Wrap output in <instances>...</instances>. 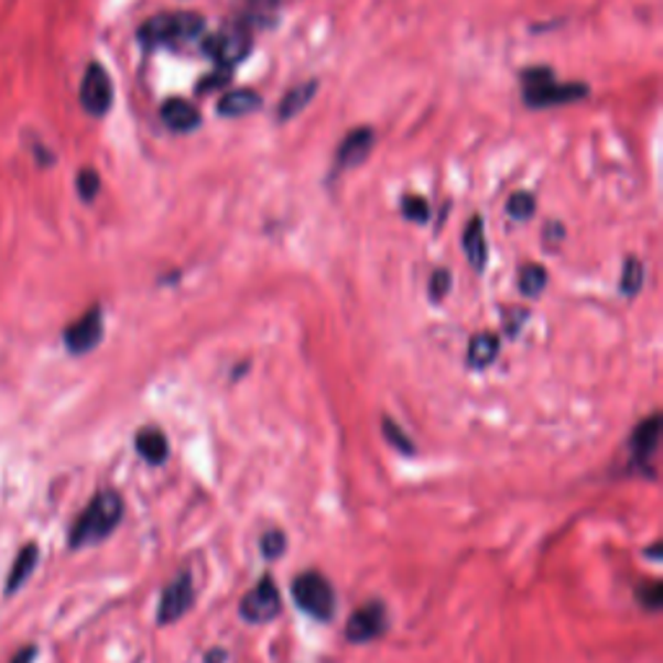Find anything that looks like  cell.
<instances>
[{
	"label": "cell",
	"instance_id": "cell-11",
	"mask_svg": "<svg viewBox=\"0 0 663 663\" xmlns=\"http://www.w3.org/2000/svg\"><path fill=\"white\" fill-rule=\"evenodd\" d=\"M659 441H661V417L651 415L638 425L635 433H632V438H630L632 467L640 471H648V467H651V459L655 456V452H659Z\"/></svg>",
	"mask_w": 663,
	"mask_h": 663
},
{
	"label": "cell",
	"instance_id": "cell-28",
	"mask_svg": "<svg viewBox=\"0 0 663 663\" xmlns=\"http://www.w3.org/2000/svg\"><path fill=\"white\" fill-rule=\"evenodd\" d=\"M448 291H452V272H448L446 268H441L431 275L428 296L433 304H438V301H444L448 296Z\"/></svg>",
	"mask_w": 663,
	"mask_h": 663
},
{
	"label": "cell",
	"instance_id": "cell-10",
	"mask_svg": "<svg viewBox=\"0 0 663 663\" xmlns=\"http://www.w3.org/2000/svg\"><path fill=\"white\" fill-rule=\"evenodd\" d=\"M387 630H389L387 607L381 601H368L358 611H352L348 628H345V635H348L350 643L363 645V643H371L376 638H381Z\"/></svg>",
	"mask_w": 663,
	"mask_h": 663
},
{
	"label": "cell",
	"instance_id": "cell-30",
	"mask_svg": "<svg viewBox=\"0 0 663 663\" xmlns=\"http://www.w3.org/2000/svg\"><path fill=\"white\" fill-rule=\"evenodd\" d=\"M247 6L257 13V17H268L270 11H275L278 0H247Z\"/></svg>",
	"mask_w": 663,
	"mask_h": 663
},
{
	"label": "cell",
	"instance_id": "cell-1",
	"mask_svg": "<svg viewBox=\"0 0 663 663\" xmlns=\"http://www.w3.org/2000/svg\"><path fill=\"white\" fill-rule=\"evenodd\" d=\"M124 515V500L117 490H101L91 498V503L84 508L76 524L70 526L68 544L70 550H84L91 544L105 542L109 534L120 526Z\"/></svg>",
	"mask_w": 663,
	"mask_h": 663
},
{
	"label": "cell",
	"instance_id": "cell-27",
	"mask_svg": "<svg viewBox=\"0 0 663 663\" xmlns=\"http://www.w3.org/2000/svg\"><path fill=\"white\" fill-rule=\"evenodd\" d=\"M260 547H262V555L264 557H268V559H278V557H283L285 547H289V540H285V534L278 532V529H270V532L262 536Z\"/></svg>",
	"mask_w": 663,
	"mask_h": 663
},
{
	"label": "cell",
	"instance_id": "cell-29",
	"mask_svg": "<svg viewBox=\"0 0 663 663\" xmlns=\"http://www.w3.org/2000/svg\"><path fill=\"white\" fill-rule=\"evenodd\" d=\"M233 78V70H226V68H216V73H210V76H205L200 80V86H197V94H205V91H216V88L226 86L228 80Z\"/></svg>",
	"mask_w": 663,
	"mask_h": 663
},
{
	"label": "cell",
	"instance_id": "cell-18",
	"mask_svg": "<svg viewBox=\"0 0 663 663\" xmlns=\"http://www.w3.org/2000/svg\"><path fill=\"white\" fill-rule=\"evenodd\" d=\"M500 356V337L496 332H480L469 340L467 348V363L469 368H488L496 363Z\"/></svg>",
	"mask_w": 663,
	"mask_h": 663
},
{
	"label": "cell",
	"instance_id": "cell-15",
	"mask_svg": "<svg viewBox=\"0 0 663 663\" xmlns=\"http://www.w3.org/2000/svg\"><path fill=\"white\" fill-rule=\"evenodd\" d=\"M461 247H464V252H467V260L471 268H475L477 272H482L485 264H488V239H485L482 216H475L467 224V228H464Z\"/></svg>",
	"mask_w": 663,
	"mask_h": 663
},
{
	"label": "cell",
	"instance_id": "cell-8",
	"mask_svg": "<svg viewBox=\"0 0 663 663\" xmlns=\"http://www.w3.org/2000/svg\"><path fill=\"white\" fill-rule=\"evenodd\" d=\"M193 607H195L193 576H189V570H182L164 586V594H161V601H159V624L180 622Z\"/></svg>",
	"mask_w": 663,
	"mask_h": 663
},
{
	"label": "cell",
	"instance_id": "cell-24",
	"mask_svg": "<svg viewBox=\"0 0 663 663\" xmlns=\"http://www.w3.org/2000/svg\"><path fill=\"white\" fill-rule=\"evenodd\" d=\"M506 210L513 220L534 218V213H536L534 195L532 193H513L511 200H508V205H506Z\"/></svg>",
	"mask_w": 663,
	"mask_h": 663
},
{
	"label": "cell",
	"instance_id": "cell-34",
	"mask_svg": "<svg viewBox=\"0 0 663 663\" xmlns=\"http://www.w3.org/2000/svg\"><path fill=\"white\" fill-rule=\"evenodd\" d=\"M645 555H648V557H653V559H659V557H661V544H653V547L648 550Z\"/></svg>",
	"mask_w": 663,
	"mask_h": 663
},
{
	"label": "cell",
	"instance_id": "cell-12",
	"mask_svg": "<svg viewBox=\"0 0 663 663\" xmlns=\"http://www.w3.org/2000/svg\"><path fill=\"white\" fill-rule=\"evenodd\" d=\"M373 130L371 128H356L350 130L348 135L343 138L340 149H337L335 156V172H345V169H352L371 156L373 151Z\"/></svg>",
	"mask_w": 663,
	"mask_h": 663
},
{
	"label": "cell",
	"instance_id": "cell-3",
	"mask_svg": "<svg viewBox=\"0 0 663 663\" xmlns=\"http://www.w3.org/2000/svg\"><path fill=\"white\" fill-rule=\"evenodd\" d=\"M521 97L529 109H547L559 105H573L588 97V86L584 80H567L557 84L550 68H529L521 73Z\"/></svg>",
	"mask_w": 663,
	"mask_h": 663
},
{
	"label": "cell",
	"instance_id": "cell-14",
	"mask_svg": "<svg viewBox=\"0 0 663 663\" xmlns=\"http://www.w3.org/2000/svg\"><path fill=\"white\" fill-rule=\"evenodd\" d=\"M262 107V97L252 88H231V91L224 94L218 101V115L228 117V120H239V117H247L257 112Z\"/></svg>",
	"mask_w": 663,
	"mask_h": 663
},
{
	"label": "cell",
	"instance_id": "cell-31",
	"mask_svg": "<svg viewBox=\"0 0 663 663\" xmlns=\"http://www.w3.org/2000/svg\"><path fill=\"white\" fill-rule=\"evenodd\" d=\"M563 236H565V231H563V226H559V224H550V226H547V231H544V239H547V247H555L557 241H563Z\"/></svg>",
	"mask_w": 663,
	"mask_h": 663
},
{
	"label": "cell",
	"instance_id": "cell-4",
	"mask_svg": "<svg viewBox=\"0 0 663 663\" xmlns=\"http://www.w3.org/2000/svg\"><path fill=\"white\" fill-rule=\"evenodd\" d=\"M203 53L216 63V68L233 70L244 57L252 53V32L244 21L220 26L216 34H208L203 40Z\"/></svg>",
	"mask_w": 663,
	"mask_h": 663
},
{
	"label": "cell",
	"instance_id": "cell-23",
	"mask_svg": "<svg viewBox=\"0 0 663 663\" xmlns=\"http://www.w3.org/2000/svg\"><path fill=\"white\" fill-rule=\"evenodd\" d=\"M76 189H78V197L84 203L97 200V195L101 189L99 172H94V169H80L78 176H76Z\"/></svg>",
	"mask_w": 663,
	"mask_h": 663
},
{
	"label": "cell",
	"instance_id": "cell-22",
	"mask_svg": "<svg viewBox=\"0 0 663 663\" xmlns=\"http://www.w3.org/2000/svg\"><path fill=\"white\" fill-rule=\"evenodd\" d=\"M402 216L412 220V224H428L431 205L425 197H420V195H404L402 197Z\"/></svg>",
	"mask_w": 663,
	"mask_h": 663
},
{
	"label": "cell",
	"instance_id": "cell-33",
	"mask_svg": "<svg viewBox=\"0 0 663 663\" xmlns=\"http://www.w3.org/2000/svg\"><path fill=\"white\" fill-rule=\"evenodd\" d=\"M226 659H228V653L220 651V648H216V651H210V653H205V663H226Z\"/></svg>",
	"mask_w": 663,
	"mask_h": 663
},
{
	"label": "cell",
	"instance_id": "cell-2",
	"mask_svg": "<svg viewBox=\"0 0 663 663\" xmlns=\"http://www.w3.org/2000/svg\"><path fill=\"white\" fill-rule=\"evenodd\" d=\"M205 32V19L195 11H166L143 21L138 29V42L143 47H180L200 40Z\"/></svg>",
	"mask_w": 663,
	"mask_h": 663
},
{
	"label": "cell",
	"instance_id": "cell-19",
	"mask_svg": "<svg viewBox=\"0 0 663 663\" xmlns=\"http://www.w3.org/2000/svg\"><path fill=\"white\" fill-rule=\"evenodd\" d=\"M135 448L151 467H161L169 459V441L159 428H143L135 436Z\"/></svg>",
	"mask_w": 663,
	"mask_h": 663
},
{
	"label": "cell",
	"instance_id": "cell-9",
	"mask_svg": "<svg viewBox=\"0 0 663 663\" xmlns=\"http://www.w3.org/2000/svg\"><path fill=\"white\" fill-rule=\"evenodd\" d=\"M105 337V314L101 306H91L84 316H78L76 322L68 324L63 332V343L73 356H86L91 352Z\"/></svg>",
	"mask_w": 663,
	"mask_h": 663
},
{
	"label": "cell",
	"instance_id": "cell-13",
	"mask_svg": "<svg viewBox=\"0 0 663 663\" xmlns=\"http://www.w3.org/2000/svg\"><path fill=\"white\" fill-rule=\"evenodd\" d=\"M161 120L172 132H195L203 124V115L187 99H166L161 105Z\"/></svg>",
	"mask_w": 663,
	"mask_h": 663
},
{
	"label": "cell",
	"instance_id": "cell-6",
	"mask_svg": "<svg viewBox=\"0 0 663 663\" xmlns=\"http://www.w3.org/2000/svg\"><path fill=\"white\" fill-rule=\"evenodd\" d=\"M78 99L86 115L91 117L109 115V109H112V101H115V86L105 65L97 61L88 63L84 78H80Z\"/></svg>",
	"mask_w": 663,
	"mask_h": 663
},
{
	"label": "cell",
	"instance_id": "cell-20",
	"mask_svg": "<svg viewBox=\"0 0 663 663\" xmlns=\"http://www.w3.org/2000/svg\"><path fill=\"white\" fill-rule=\"evenodd\" d=\"M645 283V264L638 260V257H628L622 264V275H620V293L624 298H635L640 291H643Z\"/></svg>",
	"mask_w": 663,
	"mask_h": 663
},
{
	"label": "cell",
	"instance_id": "cell-21",
	"mask_svg": "<svg viewBox=\"0 0 663 663\" xmlns=\"http://www.w3.org/2000/svg\"><path fill=\"white\" fill-rule=\"evenodd\" d=\"M544 289H547V270L536 262H526L524 268L519 270V291L524 293L526 298H536L542 296Z\"/></svg>",
	"mask_w": 663,
	"mask_h": 663
},
{
	"label": "cell",
	"instance_id": "cell-32",
	"mask_svg": "<svg viewBox=\"0 0 663 663\" xmlns=\"http://www.w3.org/2000/svg\"><path fill=\"white\" fill-rule=\"evenodd\" d=\"M34 659H36V648L34 645H24L17 655H13L11 663H34Z\"/></svg>",
	"mask_w": 663,
	"mask_h": 663
},
{
	"label": "cell",
	"instance_id": "cell-5",
	"mask_svg": "<svg viewBox=\"0 0 663 663\" xmlns=\"http://www.w3.org/2000/svg\"><path fill=\"white\" fill-rule=\"evenodd\" d=\"M291 594H293V601H296V607L301 611H306L308 617H314V620L327 622L335 617V607H337L335 588H332V584L322 576V573L316 570L301 573V576L293 578Z\"/></svg>",
	"mask_w": 663,
	"mask_h": 663
},
{
	"label": "cell",
	"instance_id": "cell-16",
	"mask_svg": "<svg viewBox=\"0 0 663 663\" xmlns=\"http://www.w3.org/2000/svg\"><path fill=\"white\" fill-rule=\"evenodd\" d=\"M319 91V80H304V84L293 86L278 105V122H289L293 117H298L304 109L312 105V99Z\"/></svg>",
	"mask_w": 663,
	"mask_h": 663
},
{
	"label": "cell",
	"instance_id": "cell-7",
	"mask_svg": "<svg viewBox=\"0 0 663 663\" xmlns=\"http://www.w3.org/2000/svg\"><path fill=\"white\" fill-rule=\"evenodd\" d=\"M280 607H283V599H280L278 584L272 580V576H262L257 580V586L244 594V599L239 604V615L249 624H264L275 620L280 615Z\"/></svg>",
	"mask_w": 663,
	"mask_h": 663
},
{
	"label": "cell",
	"instance_id": "cell-25",
	"mask_svg": "<svg viewBox=\"0 0 663 663\" xmlns=\"http://www.w3.org/2000/svg\"><path fill=\"white\" fill-rule=\"evenodd\" d=\"M635 599L643 609L659 611L663 604V586L659 584V580H643V584L635 588Z\"/></svg>",
	"mask_w": 663,
	"mask_h": 663
},
{
	"label": "cell",
	"instance_id": "cell-17",
	"mask_svg": "<svg viewBox=\"0 0 663 663\" xmlns=\"http://www.w3.org/2000/svg\"><path fill=\"white\" fill-rule=\"evenodd\" d=\"M36 563H40V547H36V544H24V547L19 550L17 559H13L9 578H6V594H17L34 573Z\"/></svg>",
	"mask_w": 663,
	"mask_h": 663
},
{
	"label": "cell",
	"instance_id": "cell-26",
	"mask_svg": "<svg viewBox=\"0 0 663 663\" xmlns=\"http://www.w3.org/2000/svg\"><path fill=\"white\" fill-rule=\"evenodd\" d=\"M384 438L396 448V452L415 454V444H412V441L404 436V431L400 428V425H396L394 420H389V417H384Z\"/></svg>",
	"mask_w": 663,
	"mask_h": 663
}]
</instances>
